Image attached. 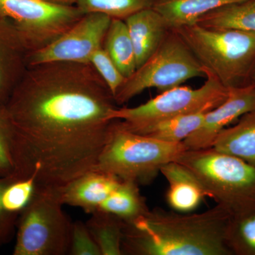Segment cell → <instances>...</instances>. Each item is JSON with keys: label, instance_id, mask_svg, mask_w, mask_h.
I'll return each instance as SVG.
<instances>
[{"label": "cell", "instance_id": "obj_4", "mask_svg": "<svg viewBox=\"0 0 255 255\" xmlns=\"http://www.w3.org/2000/svg\"><path fill=\"white\" fill-rule=\"evenodd\" d=\"M185 150L183 142L161 141L130 131L114 120L93 170L138 185L148 184L164 165L175 161Z\"/></svg>", "mask_w": 255, "mask_h": 255}, {"label": "cell", "instance_id": "obj_27", "mask_svg": "<svg viewBox=\"0 0 255 255\" xmlns=\"http://www.w3.org/2000/svg\"><path fill=\"white\" fill-rule=\"evenodd\" d=\"M89 63L91 64L103 79L112 95H115L119 87L123 85L126 78L119 71L104 47L96 50L90 58Z\"/></svg>", "mask_w": 255, "mask_h": 255}, {"label": "cell", "instance_id": "obj_3", "mask_svg": "<svg viewBox=\"0 0 255 255\" xmlns=\"http://www.w3.org/2000/svg\"><path fill=\"white\" fill-rule=\"evenodd\" d=\"M182 38L206 73L227 88L246 85L255 66V33L199 25L170 28Z\"/></svg>", "mask_w": 255, "mask_h": 255}, {"label": "cell", "instance_id": "obj_13", "mask_svg": "<svg viewBox=\"0 0 255 255\" xmlns=\"http://www.w3.org/2000/svg\"><path fill=\"white\" fill-rule=\"evenodd\" d=\"M124 21L133 44L137 68L155 53L170 28L153 8L137 11Z\"/></svg>", "mask_w": 255, "mask_h": 255}, {"label": "cell", "instance_id": "obj_29", "mask_svg": "<svg viewBox=\"0 0 255 255\" xmlns=\"http://www.w3.org/2000/svg\"><path fill=\"white\" fill-rule=\"evenodd\" d=\"M12 178L0 177V247L9 243L16 234L18 216L5 211L1 202L3 191Z\"/></svg>", "mask_w": 255, "mask_h": 255}, {"label": "cell", "instance_id": "obj_16", "mask_svg": "<svg viewBox=\"0 0 255 255\" xmlns=\"http://www.w3.org/2000/svg\"><path fill=\"white\" fill-rule=\"evenodd\" d=\"M248 0H157L153 9L169 28L195 24L199 18L225 5Z\"/></svg>", "mask_w": 255, "mask_h": 255}, {"label": "cell", "instance_id": "obj_28", "mask_svg": "<svg viewBox=\"0 0 255 255\" xmlns=\"http://www.w3.org/2000/svg\"><path fill=\"white\" fill-rule=\"evenodd\" d=\"M69 255H102L86 223L80 221L73 223Z\"/></svg>", "mask_w": 255, "mask_h": 255}, {"label": "cell", "instance_id": "obj_24", "mask_svg": "<svg viewBox=\"0 0 255 255\" xmlns=\"http://www.w3.org/2000/svg\"><path fill=\"white\" fill-rule=\"evenodd\" d=\"M157 0H77L83 14L102 13L112 18L125 20L140 10L153 7Z\"/></svg>", "mask_w": 255, "mask_h": 255}, {"label": "cell", "instance_id": "obj_11", "mask_svg": "<svg viewBox=\"0 0 255 255\" xmlns=\"http://www.w3.org/2000/svg\"><path fill=\"white\" fill-rule=\"evenodd\" d=\"M255 111V85L253 82L228 88L227 98L206 114L200 127L183 141L186 150L212 147L216 136L242 116Z\"/></svg>", "mask_w": 255, "mask_h": 255}, {"label": "cell", "instance_id": "obj_19", "mask_svg": "<svg viewBox=\"0 0 255 255\" xmlns=\"http://www.w3.org/2000/svg\"><path fill=\"white\" fill-rule=\"evenodd\" d=\"M98 211L109 213L123 220L124 222H129L146 214L149 209L138 184L122 181L101 204L97 211Z\"/></svg>", "mask_w": 255, "mask_h": 255}, {"label": "cell", "instance_id": "obj_5", "mask_svg": "<svg viewBox=\"0 0 255 255\" xmlns=\"http://www.w3.org/2000/svg\"><path fill=\"white\" fill-rule=\"evenodd\" d=\"M175 161L230 214L255 204V167L243 159L210 147L184 150Z\"/></svg>", "mask_w": 255, "mask_h": 255}, {"label": "cell", "instance_id": "obj_6", "mask_svg": "<svg viewBox=\"0 0 255 255\" xmlns=\"http://www.w3.org/2000/svg\"><path fill=\"white\" fill-rule=\"evenodd\" d=\"M84 14L76 5L41 0H0V29L26 57L54 41Z\"/></svg>", "mask_w": 255, "mask_h": 255}, {"label": "cell", "instance_id": "obj_9", "mask_svg": "<svg viewBox=\"0 0 255 255\" xmlns=\"http://www.w3.org/2000/svg\"><path fill=\"white\" fill-rule=\"evenodd\" d=\"M206 77L205 83L199 88L180 85L169 89L137 107H117L111 114L110 119L119 120L124 128L135 132L164 119L209 112L226 100L228 88L214 75L206 73Z\"/></svg>", "mask_w": 255, "mask_h": 255}, {"label": "cell", "instance_id": "obj_30", "mask_svg": "<svg viewBox=\"0 0 255 255\" xmlns=\"http://www.w3.org/2000/svg\"><path fill=\"white\" fill-rule=\"evenodd\" d=\"M47 2L54 3V4L75 5L77 0H41Z\"/></svg>", "mask_w": 255, "mask_h": 255}, {"label": "cell", "instance_id": "obj_2", "mask_svg": "<svg viewBox=\"0 0 255 255\" xmlns=\"http://www.w3.org/2000/svg\"><path fill=\"white\" fill-rule=\"evenodd\" d=\"M230 215L217 204L188 215L149 209L124 222L123 255H233L226 239Z\"/></svg>", "mask_w": 255, "mask_h": 255}, {"label": "cell", "instance_id": "obj_20", "mask_svg": "<svg viewBox=\"0 0 255 255\" xmlns=\"http://www.w3.org/2000/svg\"><path fill=\"white\" fill-rule=\"evenodd\" d=\"M103 47L126 78L135 71V50L124 20L112 18Z\"/></svg>", "mask_w": 255, "mask_h": 255}, {"label": "cell", "instance_id": "obj_10", "mask_svg": "<svg viewBox=\"0 0 255 255\" xmlns=\"http://www.w3.org/2000/svg\"><path fill=\"white\" fill-rule=\"evenodd\" d=\"M112 18L87 13L49 45L28 55L27 66L52 62L89 63L92 54L104 46Z\"/></svg>", "mask_w": 255, "mask_h": 255}, {"label": "cell", "instance_id": "obj_15", "mask_svg": "<svg viewBox=\"0 0 255 255\" xmlns=\"http://www.w3.org/2000/svg\"><path fill=\"white\" fill-rule=\"evenodd\" d=\"M211 147L255 167V111L242 116L233 127L223 129Z\"/></svg>", "mask_w": 255, "mask_h": 255}, {"label": "cell", "instance_id": "obj_8", "mask_svg": "<svg viewBox=\"0 0 255 255\" xmlns=\"http://www.w3.org/2000/svg\"><path fill=\"white\" fill-rule=\"evenodd\" d=\"M205 75L204 69L182 38L169 29L150 58L128 78L115 95L117 105H122L147 89L161 92L180 86L190 79Z\"/></svg>", "mask_w": 255, "mask_h": 255}, {"label": "cell", "instance_id": "obj_17", "mask_svg": "<svg viewBox=\"0 0 255 255\" xmlns=\"http://www.w3.org/2000/svg\"><path fill=\"white\" fill-rule=\"evenodd\" d=\"M196 24L211 29H233L255 33V0L221 6L201 16Z\"/></svg>", "mask_w": 255, "mask_h": 255}, {"label": "cell", "instance_id": "obj_18", "mask_svg": "<svg viewBox=\"0 0 255 255\" xmlns=\"http://www.w3.org/2000/svg\"><path fill=\"white\" fill-rule=\"evenodd\" d=\"M26 68V55L0 30V106L6 105Z\"/></svg>", "mask_w": 255, "mask_h": 255}, {"label": "cell", "instance_id": "obj_12", "mask_svg": "<svg viewBox=\"0 0 255 255\" xmlns=\"http://www.w3.org/2000/svg\"><path fill=\"white\" fill-rule=\"evenodd\" d=\"M122 180L112 174L90 171L60 189L64 205L80 208L87 214L96 212Z\"/></svg>", "mask_w": 255, "mask_h": 255}, {"label": "cell", "instance_id": "obj_14", "mask_svg": "<svg viewBox=\"0 0 255 255\" xmlns=\"http://www.w3.org/2000/svg\"><path fill=\"white\" fill-rule=\"evenodd\" d=\"M169 184L167 204L179 213H187L196 209L204 198L208 197L205 189L197 179L185 167L173 161L160 169Z\"/></svg>", "mask_w": 255, "mask_h": 255}, {"label": "cell", "instance_id": "obj_7", "mask_svg": "<svg viewBox=\"0 0 255 255\" xmlns=\"http://www.w3.org/2000/svg\"><path fill=\"white\" fill-rule=\"evenodd\" d=\"M63 205L60 189L36 187L18 216L13 255H69L73 222Z\"/></svg>", "mask_w": 255, "mask_h": 255}, {"label": "cell", "instance_id": "obj_1", "mask_svg": "<svg viewBox=\"0 0 255 255\" xmlns=\"http://www.w3.org/2000/svg\"><path fill=\"white\" fill-rule=\"evenodd\" d=\"M4 107L16 132L13 177L60 189L95 168L117 105L91 64L52 62L28 66Z\"/></svg>", "mask_w": 255, "mask_h": 255}, {"label": "cell", "instance_id": "obj_25", "mask_svg": "<svg viewBox=\"0 0 255 255\" xmlns=\"http://www.w3.org/2000/svg\"><path fill=\"white\" fill-rule=\"evenodd\" d=\"M36 189L34 177L16 179L13 177L5 187L1 195V202L5 211L19 216L29 204Z\"/></svg>", "mask_w": 255, "mask_h": 255}, {"label": "cell", "instance_id": "obj_23", "mask_svg": "<svg viewBox=\"0 0 255 255\" xmlns=\"http://www.w3.org/2000/svg\"><path fill=\"white\" fill-rule=\"evenodd\" d=\"M226 239L233 255H255V204L230 215Z\"/></svg>", "mask_w": 255, "mask_h": 255}, {"label": "cell", "instance_id": "obj_31", "mask_svg": "<svg viewBox=\"0 0 255 255\" xmlns=\"http://www.w3.org/2000/svg\"><path fill=\"white\" fill-rule=\"evenodd\" d=\"M251 80V82H253V83H254L255 85V66L254 69H253V73H252Z\"/></svg>", "mask_w": 255, "mask_h": 255}, {"label": "cell", "instance_id": "obj_21", "mask_svg": "<svg viewBox=\"0 0 255 255\" xmlns=\"http://www.w3.org/2000/svg\"><path fill=\"white\" fill-rule=\"evenodd\" d=\"M91 215L85 223L100 248L101 254L123 255V220L103 211H96Z\"/></svg>", "mask_w": 255, "mask_h": 255}, {"label": "cell", "instance_id": "obj_22", "mask_svg": "<svg viewBox=\"0 0 255 255\" xmlns=\"http://www.w3.org/2000/svg\"><path fill=\"white\" fill-rule=\"evenodd\" d=\"M206 113L185 114L164 119L135 132L161 141L180 143L200 127Z\"/></svg>", "mask_w": 255, "mask_h": 255}, {"label": "cell", "instance_id": "obj_26", "mask_svg": "<svg viewBox=\"0 0 255 255\" xmlns=\"http://www.w3.org/2000/svg\"><path fill=\"white\" fill-rule=\"evenodd\" d=\"M16 132L4 106H0V177L16 172Z\"/></svg>", "mask_w": 255, "mask_h": 255}]
</instances>
